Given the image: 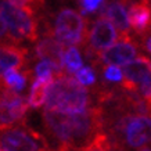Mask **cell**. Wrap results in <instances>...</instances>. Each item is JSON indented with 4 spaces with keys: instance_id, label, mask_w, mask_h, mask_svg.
I'll use <instances>...</instances> for the list:
<instances>
[{
    "instance_id": "cell-9",
    "label": "cell",
    "mask_w": 151,
    "mask_h": 151,
    "mask_svg": "<svg viewBox=\"0 0 151 151\" xmlns=\"http://www.w3.org/2000/svg\"><path fill=\"white\" fill-rule=\"evenodd\" d=\"M128 21L136 39L151 32V0H133L129 4Z\"/></svg>"
},
{
    "instance_id": "cell-2",
    "label": "cell",
    "mask_w": 151,
    "mask_h": 151,
    "mask_svg": "<svg viewBox=\"0 0 151 151\" xmlns=\"http://www.w3.org/2000/svg\"><path fill=\"white\" fill-rule=\"evenodd\" d=\"M46 110L61 112H83L94 105L90 90L73 78L67 71L54 73V78L47 86L45 96Z\"/></svg>"
},
{
    "instance_id": "cell-7",
    "label": "cell",
    "mask_w": 151,
    "mask_h": 151,
    "mask_svg": "<svg viewBox=\"0 0 151 151\" xmlns=\"http://www.w3.org/2000/svg\"><path fill=\"white\" fill-rule=\"evenodd\" d=\"M118 37L119 33L112 22L104 15H100L92 25H89L86 39L81 49L87 58L93 60L100 51L114 45Z\"/></svg>"
},
{
    "instance_id": "cell-3",
    "label": "cell",
    "mask_w": 151,
    "mask_h": 151,
    "mask_svg": "<svg viewBox=\"0 0 151 151\" xmlns=\"http://www.w3.org/2000/svg\"><path fill=\"white\" fill-rule=\"evenodd\" d=\"M89 25V21L76 10L63 9L55 14L51 22L45 24V32L51 33L65 47H82Z\"/></svg>"
},
{
    "instance_id": "cell-10",
    "label": "cell",
    "mask_w": 151,
    "mask_h": 151,
    "mask_svg": "<svg viewBox=\"0 0 151 151\" xmlns=\"http://www.w3.org/2000/svg\"><path fill=\"white\" fill-rule=\"evenodd\" d=\"M29 64V50L21 43L11 40L0 42V76L6 69H24Z\"/></svg>"
},
{
    "instance_id": "cell-17",
    "label": "cell",
    "mask_w": 151,
    "mask_h": 151,
    "mask_svg": "<svg viewBox=\"0 0 151 151\" xmlns=\"http://www.w3.org/2000/svg\"><path fill=\"white\" fill-rule=\"evenodd\" d=\"M103 0H81V4L83 7V13L87 14V13H94L99 6L101 4Z\"/></svg>"
},
{
    "instance_id": "cell-19",
    "label": "cell",
    "mask_w": 151,
    "mask_h": 151,
    "mask_svg": "<svg viewBox=\"0 0 151 151\" xmlns=\"http://www.w3.org/2000/svg\"><path fill=\"white\" fill-rule=\"evenodd\" d=\"M0 151H4V150H3V148H1V147H0Z\"/></svg>"
},
{
    "instance_id": "cell-11",
    "label": "cell",
    "mask_w": 151,
    "mask_h": 151,
    "mask_svg": "<svg viewBox=\"0 0 151 151\" xmlns=\"http://www.w3.org/2000/svg\"><path fill=\"white\" fill-rule=\"evenodd\" d=\"M65 49L67 47L55 40L51 33L43 32V37L35 46V58L49 60L51 63H54L61 71H64V68H63V54H64Z\"/></svg>"
},
{
    "instance_id": "cell-1",
    "label": "cell",
    "mask_w": 151,
    "mask_h": 151,
    "mask_svg": "<svg viewBox=\"0 0 151 151\" xmlns=\"http://www.w3.org/2000/svg\"><path fill=\"white\" fill-rule=\"evenodd\" d=\"M43 125L49 136L57 142V151H81L100 132L103 119L96 104L83 112H61L43 110Z\"/></svg>"
},
{
    "instance_id": "cell-5",
    "label": "cell",
    "mask_w": 151,
    "mask_h": 151,
    "mask_svg": "<svg viewBox=\"0 0 151 151\" xmlns=\"http://www.w3.org/2000/svg\"><path fill=\"white\" fill-rule=\"evenodd\" d=\"M0 147L4 151H57L27 122L0 128Z\"/></svg>"
},
{
    "instance_id": "cell-18",
    "label": "cell",
    "mask_w": 151,
    "mask_h": 151,
    "mask_svg": "<svg viewBox=\"0 0 151 151\" xmlns=\"http://www.w3.org/2000/svg\"><path fill=\"white\" fill-rule=\"evenodd\" d=\"M3 40H10L9 39V31H7V27H6L3 18L0 17V42Z\"/></svg>"
},
{
    "instance_id": "cell-14",
    "label": "cell",
    "mask_w": 151,
    "mask_h": 151,
    "mask_svg": "<svg viewBox=\"0 0 151 151\" xmlns=\"http://www.w3.org/2000/svg\"><path fill=\"white\" fill-rule=\"evenodd\" d=\"M83 61L81 57V53L75 46H69L65 49L63 54V68L68 73H75L81 67Z\"/></svg>"
},
{
    "instance_id": "cell-15",
    "label": "cell",
    "mask_w": 151,
    "mask_h": 151,
    "mask_svg": "<svg viewBox=\"0 0 151 151\" xmlns=\"http://www.w3.org/2000/svg\"><path fill=\"white\" fill-rule=\"evenodd\" d=\"M75 79L83 86H93L96 83V71L92 67H81L75 72Z\"/></svg>"
},
{
    "instance_id": "cell-12",
    "label": "cell",
    "mask_w": 151,
    "mask_h": 151,
    "mask_svg": "<svg viewBox=\"0 0 151 151\" xmlns=\"http://www.w3.org/2000/svg\"><path fill=\"white\" fill-rule=\"evenodd\" d=\"M100 15H104L105 18L110 19L111 22H112V25H115L116 29L121 32V36L132 35V31H130L129 21H128L126 7L119 0H112L111 3L103 4Z\"/></svg>"
},
{
    "instance_id": "cell-20",
    "label": "cell",
    "mask_w": 151,
    "mask_h": 151,
    "mask_svg": "<svg viewBox=\"0 0 151 151\" xmlns=\"http://www.w3.org/2000/svg\"><path fill=\"white\" fill-rule=\"evenodd\" d=\"M150 115H151V107H150Z\"/></svg>"
},
{
    "instance_id": "cell-6",
    "label": "cell",
    "mask_w": 151,
    "mask_h": 151,
    "mask_svg": "<svg viewBox=\"0 0 151 151\" xmlns=\"http://www.w3.org/2000/svg\"><path fill=\"white\" fill-rule=\"evenodd\" d=\"M121 89L125 92L137 93L151 107V61L144 54H139L136 58L125 64Z\"/></svg>"
},
{
    "instance_id": "cell-8",
    "label": "cell",
    "mask_w": 151,
    "mask_h": 151,
    "mask_svg": "<svg viewBox=\"0 0 151 151\" xmlns=\"http://www.w3.org/2000/svg\"><path fill=\"white\" fill-rule=\"evenodd\" d=\"M139 47L140 45L133 35H125L115 45L100 51L90 63L97 71L105 65H125L139 55Z\"/></svg>"
},
{
    "instance_id": "cell-13",
    "label": "cell",
    "mask_w": 151,
    "mask_h": 151,
    "mask_svg": "<svg viewBox=\"0 0 151 151\" xmlns=\"http://www.w3.org/2000/svg\"><path fill=\"white\" fill-rule=\"evenodd\" d=\"M54 76H47V78H36L31 86V93L28 97V104L32 108H39L45 103V96H46L47 86L50 85Z\"/></svg>"
},
{
    "instance_id": "cell-16",
    "label": "cell",
    "mask_w": 151,
    "mask_h": 151,
    "mask_svg": "<svg viewBox=\"0 0 151 151\" xmlns=\"http://www.w3.org/2000/svg\"><path fill=\"white\" fill-rule=\"evenodd\" d=\"M101 69H103V75L107 82H121L122 71L118 68V65H105Z\"/></svg>"
},
{
    "instance_id": "cell-4",
    "label": "cell",
    "mask_w": 151,
    "mask_h": 151,
    "mask_svg": "<svg viewBox=\"0 0 151 151\" xmlns=\"http://www.w3.org/2000/svg\"><path fill=\"white\" fill-rule=\"evenodd\" d=\"M0 17L3 18L7 27L9 39L11 42L22 43L24 40H37L39 18H37L36 11L19 9L6 0V1H0Z\"/></svg>"
}]
</instances>
